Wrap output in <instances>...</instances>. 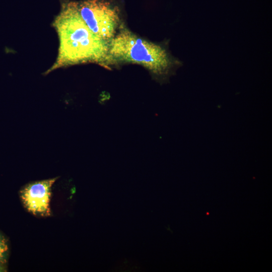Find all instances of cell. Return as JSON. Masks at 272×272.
<instances>
[{
  "label": "cell",
  "instance_id": "3",
  "mask_svg": "<svg viewBox=\"0 0 272 272\" xmlns=\"http://www.w3.org/2000/svg\"><path fill=\"white\" fill-rule=\"evenodd\" d=\"M78 11L88 28L100 38L110 41L119 25V10L105 0L76 2Z\"/></svg>",
  "mask_w": 272,
  "mask_h": 272
},
{
  "label": "cell",
  "instance_id": "1",
  "mask_svg": "<svg viewBox=\"0 0 272 272\" xmlns=\"http://www.w3.org/2000/svg\"><path fill=\"white\" fill-rule=\"evenodd\" d=\"M53 26L58 36V52L55 62L45 74L77 64L94 62L107 66L112 62L109 41L98 36L88 28L79 14L76 1L62 3Z\"/></svg>",
  "mask_w": 272,
  "mask_h": 272
},
{
  "label": "cell",
  "instance_id": "2",
  "mask_svg": "<svg viewBox=\"0 0 272 272\" xmlns=\"http://www.w3.org/2000/svg\"><path fill=\"white\" fill-rule=\"evenodd\" d=\"M109 55L111 62L138 64L160 80L167 79L181 62L174 58L165 45L141 38L123 29L109 41Z\"/></svg>",
  "mask_w": 272,
  "mask_h": 272
},
{
  "label": "cell",
  "instance_id": "4",
  "mask_svg": "<svg viewBox=\"0 0 272 272\" xmlns=\"http://www.w3.org/2000/svg\"><path fill=\"white\" fill-rule=\"evenodd\" d=\"M57 178L30 183L21 191L23 201L30 212L43 216L49 215L51 188Z\"/></svg>",
  "mask_w": 272,
  "mask_h": 272
},
{
  "label": "cell",
  "instance_id": "5",
  "mask_svg": "<svg viewBox=\"0 0 272 272\" xmlns=\"http://www.w3.org/2000/svg\"><path fill=\"white\" fill-rule=\"evenodd\" d=\"M7 249L5 242L0 238V258L2 257L3 254L7 250Z\"/></svg>",
  "mask_w": 272,
  "mask_h": 272
}]
</instances>
